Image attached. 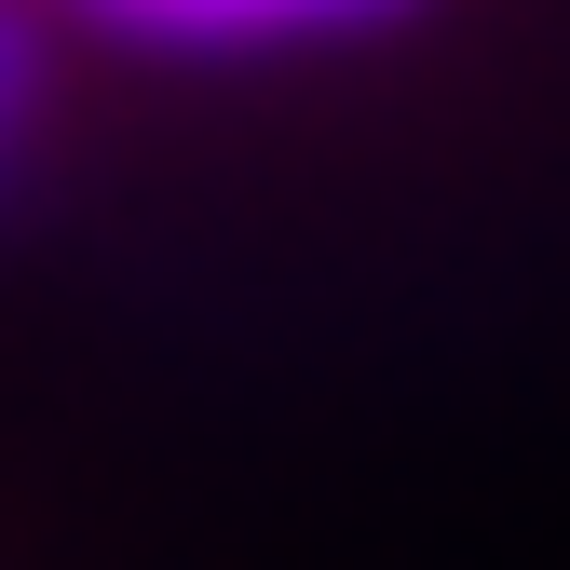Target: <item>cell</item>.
I'll list each match as a JSON object with an SVG mask.
<instances>
[{"instance_id": "obj_1", "label": "cell", "mask_w": 570, "mask_h": 570, "mask_svg": "<svg viewBox=\"0 0 570 570\" xmlns=\"http://www.w3.org/2000/svg\"><path fill=\"white\" fill-rule=\"evenodd\" d=\"M407 0H55V28H96L136 55H299V41H367Z\"/></svg>"}, {"instance_id": "obj_2", "label": "cell", "mask_w": 570, "mask_h": 570, "mask_svg": "<svg viewBox=\"0 0 570 570\" xmlns=\"http://www.w3.org/2000/svg\"><path fill=\"white\" fill-rule=\"evenodd\" d=\"M68 136V55H55V0H0V218L41 190Z\"/></svg>"}]
</instances>
